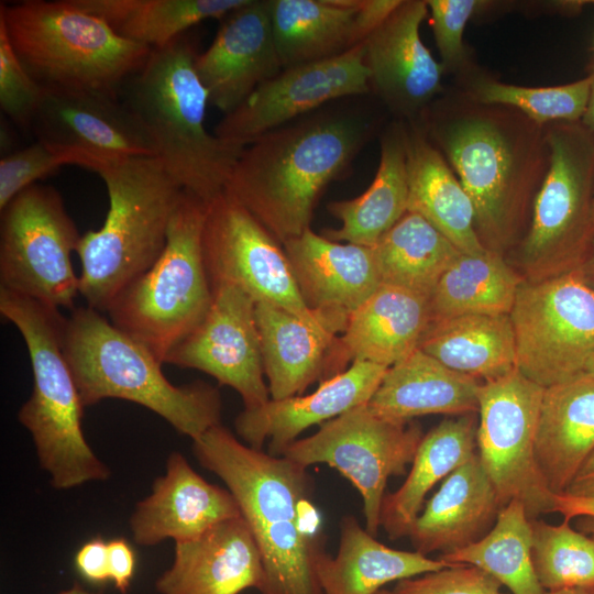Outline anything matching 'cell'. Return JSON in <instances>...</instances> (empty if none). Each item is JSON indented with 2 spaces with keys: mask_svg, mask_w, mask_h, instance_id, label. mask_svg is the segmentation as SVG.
<instances>
[{
  "mask_svg": "<svg viewBox=\"0 0 594 594\" xmlns=\"http://www.w3.org/2000/svg\"><path fill=\"white\" fill-rule=\"evenodd\" d=\"M521 283L497 252L459 253L428 299V326L466 315H509Z\"/></svg>",
  "mask_w": 594,
  "mask_h": 594,
  "instance_id": "36",
  "label": "cell"
},
{
  "mask_svg": "<svg viewBox=\"0 0 594 594\" xmlns=\"http://www.w3.org/2000/svg\"><path fill=\"white\" fill-rule=\"evenodd\" d=\"M501 582L470 564H454L396 582V594H502Z\"/></svg>",
  "mask_w": 594,
  "mask_h": 594,
  "instance_id": "45",
  "label": "cell"
},
{
  "mask_svg": "<svg viewBox=\"0 0 594 594\" xmlns=\"http://www.w3.org/2000/svg\"><path fill=\"white\" fill-rule=\"evenodd\" d=\"M0 25L25 69L45 89L119 97L152 52L73 0L1 3Z\"/></svg>",
  "mask_w": 594,
  "mask_h": 594,
  "instance_id": "8",
  "label": "cell"
},
{
  "mask_svg": "<svg viewBox=\"0 0 594 594\" xmlns=\"http://www.w3.org/2000/svg\"><path fill=\"white\" fill-rule=\"evenodd\" d=\"M418 121L468 193L484 246L509 244L548 170L544 127L465 94L432 102Z\"/></svg>",
  "mask_w": 594,
  "mask_h": 594,
  "instance_id": "1",
  "label": "cell"
},
{
  "mask_svg": "<svg viewBox=\"0 0 594 594\" xmlns=\"http://www.w3.org/2000/svg\"><path fill=\"white\" fill-rule=\"evenodd\" d=\"M554 513H559L568 521L575 517L594 519V497L556 495Z\"/></svg>",
  "mask_w": 594,
  "mask_h": 594,
  "instance_id": "48",
  "label": "cell"
},
{
  "mask_svg": "<svg viewBox=\"0 0 594 594\" xmlns=\"http://www.w3.org/2000/svg\"><path fill=\"white\" fill-rule=\"evenodd\" d=\"M428 297L382 284L349 318L338 337L332 375L353 361L391 367L419 348L429 324Z\"/></svg>",
  "mask_w": 594,
  "mask_h": 594,
  "instance_id": "25",
  "label": "cell"
},
{
  "mask_svg": "<svg viewBox=\"0 0 594 594\" xmlns=\"http://www.w3.org/2000/svg\"><path fill=\"white\" fill-rule=\"evenodd\" d=\"M586 280L594 288V251L584 265L581 267Z\"/></svg>",
  "mask_w": 594,
  "mask_h": 594,
  "instance_id": "51",
  "label": "cell"
},
{
  "mask_svg": "<svg viewBox=\"0 0 594 594\" xmlns=\"http://www.w3.org/2000/svg\"><path fill=\"white\" fill-rule=\"evenodd\" d=\"M450 564L475 565L513 594H544L532 563V526L519 501L505 505L493 528L479 541L440 554Z\"/></svg>",
  "mask_w": 594,
  "mask_h": 594,
  "instance_id": "39",
  "label": "cell"
},
{
  "mask_svg": "<svg viewBox=\"0 0 594 594\" xmlns=\"http://www.w3.org/2000/svg\"><path fill=\"white\" fill-rule=\"evenodd\" d=\"M108 563L110 580L119 592L127 594L136 565L132 547L122 538L109 541Z\"/></svg>",
  "mask_w": 594,
  "mask_h": 594,
  "instance_id": "47",
  "label": "cell"
},
{
  "mask_svg": "<svg viewBox=\"0 0 594 594\" xmlns=\"http://www.w3.org/2000/svg\"><path fill=\"white\" fill-rule=\"evenodd\" d=\"M81 234L54 187L35 184L1 210L0 288L48 307L75 309L72 253Z\"/></svg>",
  "mask_w": 594,
  "mask_h": 594,
  "instance_id": "11",
  "label": "cell"
},
{
  "mask_svg": "<svg viewBox=\"0 0 594 594\" xmlns=\"http://www.w3.org/2000/svg\"><path fill=\"white\" fill-rule=\"evenodd\" d=\"M79 160L41 142L9 152L0 160V211L21 191Z\"/></svg>",
  "mask_w": 594,
  "mask_h": 594,
  "instance_id": "42",
  "label": "cell"
},
{
  "mask_svg": "<svg viewBox=\"0 0 594 594\" xmlns=\"http://www.w3.org/2000/svg\"><path fill=\"white\" fill-rule=\"evenodd\" d=\"M544 130L549 166L519 245L529 280L579 270L594 251V136L581 122Z\"/></svg>",
  "mask_w": 594,
  "mask_h": 594,
  "instance_id": "10",
  "label": "cell"
},
{
  "mask_svg": "<svg viewBox=\"0 0 594 594\" xmlns=\"http://www.w3.org/2000/svg\"><path fill=\"white\" fill-rule=\"evenodd\" d=\"M388 367L353 361L346 370L319 383L309 395L274 400L244 408L234 420L237 435L250 447L279 455L306 429L322 425L350 409L367 404Z\"/></svg>",
  "mask_w": 594,
  "mask_h": 594,
  "instance_id": "23",
  "label": "cell"
},
{
  "mask_svg": "<svg viewBox=\"0 0 594 594\" xmlns=\"http://www.w3.org/2000/svg\"><path fill=\"white\" fill-rule=\"evenodd\" d=\"M454 564L430 559L417 551L389 548L376 540L353 515L340 521V541L334 557L324 548L316 559L323 594H376L391 582L418 576Z\"/></svg>",
  "mask_w": 594,
  "mask_h": 594,
  "instance_id": "31",
  "label": "cell"
},
{
  "mask_svg": "<svg viewBox=\"0 0 594 594\" xmlns=\"http://www.w3.org/2000/svg\"><path fill=\"white\" fill-rule=\"evenodd\" d=\"M373 130L358 110L319 109L246 145L223 191L283 245L310 228L322 190L349 169Z\"/></svg>",
  "mask_w": 594,
  "mask_h": 594,
  "instance_id": "3",
  "label": "cell"
},
{
  "mask_svg": "<svg viewBox=\"0 0 594 594\" xmlns=\"http://www.w3.org/2000/svg\"><path fill=\"white\" fill-rule=\"evenodd\" d=\"M370 91L362 42L340 56L283 68L238 108L223 114L213 133L224 143L244 148L263 134L331 101Z\"/></svg>",
  "mask_w": 594,
  "mask_h": 594,
  "instance_id": "16",
  "label": "cell"
},
{
  "mask_svg": "<svg viewBox=\"0 0 594 594\" xmlns=\"http://www.w3.org/2000/svg\"><path fill=\"white\" fill-rule=\"evenodd\" d=\"M419 349L447 367L484 382L517 369L509 315H466L432 323Z\"/></svg>",
  "mask_w": 594,
  "mask_h": 594,
  "instance_id": "35",
  "label": "cell"
},
{
  "mask_svg": "<svg viewBox=\"0 0 594 594\" xmlns=\"http://www.w3.org/2000/svg\"><path fill=\"white\" fill-rule=\"evenodd\" d=\"M594 451V375L583 372L544 388L536 433V459L556 494H563Z\"/></svg>",
  "mask_w": 594,
  "mask_h": 594,
  "instance_id": "28",
  "label": "cell"
},
{
  "mask_svg": "<svg viewBox=\"0 0 594 594\" xmlns=\"http://www.w3.org/2000/svg\"><path fill=\"white\" fill-rule=\"evenodd\" d=\"M408 178V211L436 227L466 254H482L484 246L475 229L473 204L419 121H404Z\"/></svg>",
  "mask_w": 594,
  "mask_h": 594,
  "instance_id": "27",
  "label": "cell"
},
{
  "mask_svg": "<svg viewBox=\"0 0 594 594\" xmlns=\"http://www.w3.org/2000/svg\"><path fill=\"white\" fill-rule=\"evenodd\" d=\"M482 384L418 348L387 369L366 406L375 415L396 422H409L425 415L474 414L479 411Z\"/></svg>",
  "mask_w": 594,
  "mask_h": 594,
  "instance_id": "29",
  "label": "cell"
},
{
  "mask_svg": "<svg viewBox=\"0 0 594 594\" xmlns=\"http://www.w3.org/2000/svg\"><path fill=\"white\" fill-rule=\"evenodd\" d=\"M341 222L321 233L336 242L373 248L408 211L405 123H392L381 138V156L370 187L353 199L328 205Z\"/></svg>",
  "mask_w": 594,
  "mask_h": 594,
  "instance_id": "33",
  "label": "cell"
},
{
  "mask_svg": "<svg viewBox=\"0 0 594 594\" xmlns=\"http://www.w3.org/2000/svg\"><path fill=\"white\" fill-rule=\"evenodd\" d=\"M30 131L87 169L99 161L156 157L148 133L124 101L98 91L44 88Z\"/></svg>",
  "mask_w": 594,
  "mask_h": 594,
  "instance_id": "18",
  "label": "cell"
},
{
  "mask_svg": "<svg viewBox=\"0 0 594 594\" xmlns=\"http://www.w3.org/2000/svg\"><path fill=\"white\" fill-rule=\"evenodd\" d=\"M430 13V25L441 56L444 72L470 75L469 55L463 34L470 19L486 1L477 0H426Z\"/></svg>",
  "mask_w": 594,
  "mask_h": 594,
  "instance_id": "43",
  "label": "cell"
},
{
  "mask_svg": "<svg viewBox=\"0 0 594 594\" xmlns=\"http://www.w3.org/2000/svg\"><path fill=\"white\" fill-rule=\"evenodd\" d=\"M382 284L430 297L461 253L422 216L407 211L373 246Z\"/></svg>",
  "mask_w": 594,
  "mask_h": 594,
  "instance_id": "38",
  "label": "cell"
},
{
  "mask_svg": "<svg viewBox=\"0 0 594 594\" xmlns=\"http://www.w3.org/2000/svg\"><path fill=\"white\" fill-rule=\"evenodd\" d=\"M544 594H594V590L562 588V590H556V591H544Z\"/></svg>",
  "mask_w": 594,
  "mask_h": 594,
  "instance_id": "52",
  "label": "cell"
},
{
  "mask_svg": "<svg viewBox=\"0 0 594 594\" xmlns=\"http://www.w3.org/2000/svg\"><path fill=\"white\" fill-rule=\"evenodd\" d=\"M210 308L200 323L175 345L164 363L195 369L241 396L244 408L271 399L264 380L255 301L230 284L212 287Z\"/></svg>",
  "mask_w": 594,
  "mask_h": 594,
  "instance_id": "17",
  "label": "cell"
},
{
  "mask_svg": "<svg viewBox=\"0 0 594 594\" xmlns=\"http://www.w3.org/2000/svg\"><path fill=\"white\" fill-rule=\"evenodd\" d=\"M196 72L209 103L223 114L283 69L273 34L271 0H245L229 12L209 47L197 54Z\"/></svg>",
  "mask_w": 594,
  "mask_h": 594,
  "instance_id": "20",
  "label": "cell"
},
{
  "mask_svg": "<svg viewBox=\"0 0 594 594\" xmlns=\"http://www.w3.org/2000/svg\"><path fill=\"white\" fill-rule=\"evenodd\" d=\"M78 573L88 582L101 584L110 580L108 542L96 537L84 543L75 556Z\"/></svg>",
  "mask_w": 594,
  "mask_h": 594,
  "instance_id": "46",
  "label": "cell"
},
{
  "mask_svg": "<svg viewBox=\"0 0 594 594\" xmlns=\"http://www.w3.org/2000/svg\"><path fill=\"white\" fill-rule=\"evenodd\" d=\"M592 84L590 89V96L587 100V106L581 123L588 130V132L594 136V73L592 74Z\"/></svg>",
  "mask_w": 594,
  "mask_h": 594,
  "instance_id": "50",
  "label": "cell"
},
{
  "mask_svg": "<svg viewBox=\"0 0 594 594\" xmlns=\"http://www.w3.org/2000/svg\"><path fill=\"white\" fill-rule=\"evenodd\" d=\"M585 372L594 375V355L590 359V361H588V363L586 365Z\"/></svg>",
  "mask_w": 594,
  "mask_h": 594,
  "instance_id": "54",
  "label": "cell"
},
{
  "mask_svg": "<svg viewBox=\"0 0 594 594\" xmlns=\"http://www.w3.org/2000/svg\"><path fill=\"white\" fill-rule=\"evenodd\" d=\"M424 436L418 425L387 420L364 404L289 443L279 455L340 472L361 494L365 529L376 537L388 479L406 474Z\"/></svg>",
  "mask_w": 594,
  "mask_h": 594,
  "instance_id": "13",
  "label": "cell"
},
{
  "mask_svg": "<svg viewBox=\"0 0 594 594\" xmlns=\"http://www.w3.org/2000/svg\"><path fill=\"white\" fill-rule=\"evenodd\" d=\"M476 430L474 414H468L446 419L424 436L406 480L383 499L381 527L391 540L409 536L431 488L476 453Z\"/></svg>",
  "mask_w": 594,
  "mask_h": 594,
  "instance_id": "34",
  "label": "cell"
},
{
  "mask_svg": "<svg viewBox=\"0 0 594 594\" xmlns=\"http://www.w3.org/2000/svg\"><path fill=\"white\" fill-rule=\"evenodd\" d=\"M426 0H402L363 41L370 90L400 117L418 121L442 89L444 69L420 36Z\"/></svg>",
  "mask_w": 594,
  "mask_h": 594,
  "instance_id": "19",
  "label": "cell"
},
{
  "mask_svg": "<svg viewBox=\"0 0 594 594\" xmlns=\"http://www.w3.org/2000/svg\"><path fill=\"white\" fill-rule=\"evenodd\" d=\"M263 580L258 547L240 516L175 542L173 564L157 578L155 588L160 594H240L251 587L260 591Z\"/></svg>",
  "mask_w": 594,
  "mask_h": 594,
  "instance_id": "24",
  "label": "cell"
},
{
  "mask_svg": "<svg viewBox=\"0 0 594 594\" xmlns=\"http://www.w3.org/2000/svg\"><path fill=\"white\" fill-rule=\"evenodd\" d=\"M240 507L227 488L207 482L179 452L167 458L166 473L135 505L130 528L135 543L155 546L198 538L216 525L240 517Z\"/></svg>",
  "mask_w": 594,
  "mask_h": 594,
  "instance_id": "22",
  "label": "cell"
},
{
  "mask_svg": "<svg viewBox=\"0 0 594 594\" xmlns=\"http://www.w3.org/2000/svg\"><path fill=\"white\" fill-rule=\"evenodd\" d=\"M44 88L29 74L4 29L0 25V108L2 113L22 129L31 122L42 100Z\"/></svg>",
  "mask_w": 594,
  "mask_h": 594,
  "instance_id": "44",
  "label": "cell"
},
{
  "mask_svg": "<svg viewBox=\"0 0 594 594\" xmlns=\"http://www.w3.org/2000/svg\"><path fill=\"white\" fill-rule=\"evenodd\" d=\"M376 594H396V593L394 591L382 588Z\"/></svg>",
  "mask_w": 594,
  "mask_h": 594,
  "instance_id": "55",
  "label": "cell"
},
{
  "mask_svg": "<svg viewBox=\"0 0 594 594\" xmlns=\"http://www.w3.org/2000/svg\"><path fill=\"white\" fill-rule=\"evenodd\" d=\"M193 450L227 485L252 531L264 570L258 592L323 594L316 559L324 547L307 468L242 443L221 424L196 439Z\"/></svg>",
  "mask_w": 594,
  "mask_h": 594,
  "instance_id": "2",
  "label": "cell"
},
{
  "mask_svg": "<svg viewBox=\"0 0 594 594\" xmlns=\"http://www.w3.org/2000/svg\"><path fill=\"white\" fill-rule=\"evenodd\" d=\"M563 494L574 497H594V451Z\"/></svg>",
  "mask_w": 594,
  "mask_h": 594,
  "instance_id": "49",
  "label": "cell"
},
{
  "mask_svg": "<svg viewBox=\"0 0 594 594\" xmlns=\"http://www.w3.org/2000/svg\"><path fill=\"white\" fill-rule=\"evenodd\" d=\"M543 391L516 369L483 382L479 394L476 448L482 466L503 507L519 501L530 519L554 513L556 505L535 452Z\"/></svg>",
  "mask_w": 594,
  "mask_h": 594,
  "instance_id": "14",
  "label": "cell"
},
{
  "mask_svg": "<svg viewBox=\"0 0 594 594\" xmlns=\"http://www.w3.org/2000/svg\"><path fill=\"white\" fill-rule=\"evenodd\" d=\"M509 318L516 367L547 388L583 372L594 355V288L581 268L519 286Z\"/></svg>",
  "mask_w": 594,
  "mask_h": 594,
  "instance_id": "12",
  "label": "cell"
},
{
  "mask_svg": "<svg viewBox=\"0 0 594 594\" xmlns=\"http://www.w3.org/2000/svg\"><path fill=\"white\" fill-rule=\"evenodd\" d=\"M283 249L304 301L336 334L382 285L373 248L336 242L309 228Z\"/></svg>",
  "mask_w": 594,
  "mask_h": 594,
  "instance_id": "21",
  "label": "cell"
},
{
  "mask_svg": "<svg viewBox=\"0 0 594 594\" xmlns=\"http://www.w3.org/2000/svg\"><path fill=\"white\" fill-rule=\"evenodd\" d=\"M559 525L531 519L532 563L544 591L594 590V537Z\"/></svg>",
  "mask_w": 594,
  "mask_h": 594,
  "instance_id": "41",
  "label": "cell"
},
{
  "mask_svg": "<svg viewBox=\"0 0 594 594\" xmlns=\"http://www.w3.org/2000/svg\"><path fill=\"white\" fill-rule=\"evenodd\" d=\"M592 79L591 74L565 85L525 87L480 76L470 79L465 95L480 103L516 109L542 127L556 122H581Z\"/></svg>",
  "mask_w": 594,
  "mask_h": 594,
  "instance_id": "40",
  "label": "cell"
},
{
  "mask_svg": "<svg viewBox=\"0 0 594 594\" xmlns=\"http://www.w3.org/2000/svg\"><path fill=\"white\" fill-rule=\"evenodd\" d=\"M109 208L101 228L81 234L79 293L86 306L106 312L112 300L162 254L183 189L157 157L95 162Z\"/></svg>",
  "mask_w": 594,
  "mask_h": 594,
  "instance_id": "5",
  "label": "cell"
},
{
  "mask_svg": "<svg viewBox=\"0 0 594 594\" xmlns=\"http://www.w3.org/2000/svg\"><path fill=\"white\" fill-rule=\"evenodd\" d=\"M64 353L84 406L119 398L154 411L195 441L220 425L217 388L197 382L176 386L162 363L101 311L76 307L66 318Z\"/></svg>",
  "mask_w": 594,
  "mask_h": 594,
  "instance_id": "6",
  "label": "cell"
},
{
  "mask_svg": "<svg viewBox=\"0 0 594 594\" xmlns=\"http://www.w3.org/2000/svg\"><path fill=\"white\" fill-rule=\"evenodd\" d=\"M102 18L119 35L152 50L163 47L194 25L223 19L245 0H73Z\"/></svg>",
  "mask_w": 594,
  "mask_h": 594,
  "instance_id": "37",
  "label": "cell"
},
{
  "mask_svg": "<svg viewBox=\"0 0 594 594\" xmlns=\"http://www.w3.org/2000/svg\"><path fill=\"white\" fill-rule=\"evenodd\" d=\"M58 594H102V593L89 592L86 588H84L78 582H75L69 588L64 590Z\"/></svg>",
  "mask_w": 594,
  "mask_h": 594,
  "instance_id": "53",
  "label": "cell"
},
{
  "mask_svg": "<svg viewBox=\"0 0 594 594\" xmlns=\"http://www.w3.org/2000/svg\"><path fill=\"white\" fill-rule=\"evenodd\" d=\"M207 208V201L183 190L162 254L106 311L117 328L143 344L162 364L200 323L212 301L202 250Z\"/></svg>",
  "mask_w": 594,
  "mask_h": 594,
  "instance_id": "9",
  "label": "cell"
},
{
  "mask_svg": "<svg viewBox=\"0 0 594 594\" xmlns=\"http://www.w3.org/2000/svg\"><path fill=\"white\" fill-rule=\"evenodd\" d=\"M0 314L16 327L30 356L33 389L18 418L31 433L42 469L57 490L105 481L109 468L82 431L84 404L64 353L58 309L0 288Z\"/></svg>",
  "mask_w": 594,
  "mask_h": 594,
  "instance_id": "7",
  "label": "cell"
},
{
  "mask_svg": "<svg viewBox=\"0 0 594 594\" xmlns=\"http://www.w3.org/2000/svg\"><path fill=\"white\" fill-rule=\"evenodd\" d=\"M197 54L186 34L152 50L121 94L168 174L183 190L209 202L223 193L243 148L205 125L209 97L196 72Z\"/></svg>",
  "mask_w": 594,
  "mask_h": 594,
  "instance_id": "4",
  "label": "cell"
},
{
  "mask_svg": "<svg viewBox=\"0 0 594 594\" xmlns=\"http://www.w3.org/2000/svg\"><path fill=\"white\" fill-rule=\"evenodd\" d=\"M202 250L211 287L234 285L337 336L304 301L283 245L224 191L208 202Z\"/></svg>",
  "mask_w": 594,
  "mask_h": 594,
  "instance_id": "15",
  "label": "cell"
},
{
  "mask_svg": "<svg viewBox=\"0 0 594 594\" xmlns=\"http://www.w3.org/2000/svg\"><path fill=\"white\" fill-rule=\"evenodd\" d=\"M362 0H271V19L283 68L340 56L367 36Z\"/></svg>",
  "mask_w": 594,
  "mask_h": 594,
  "instance_id": "32",
  "label": "cell"
},
{
  "mask_svg": "<svg viewBox=\"0 0 594 594\" xmlns=\"http://www.w3.org/2000/svg\"><path fill=\"white\" fill-rule=\"evenodd\" d=\"M255 317L271 399L301 395L331 378L337 336L264 302L255 304Z\"/></svg>",
  "mask_w": 594,
  "mask_h": 594,
  "instance_id": "30",
  "label": "cell"
},
{
  "mask_svg": "<svg viewBox=\"0 0 594 594\" xmlns=\"http://www.w3.org/2000/svg\"><path fill=\"white\" fill-rule=\"evenodd\" d=\"M502 508L476 452L442 481L408 537L415 551L424 556L450 553L482 539Z\"/></svg>",
  "mask_w": 594,
  "mask_h": 594,
  "instance_id": "26",
  "label": "cell"
}]
</instances>
